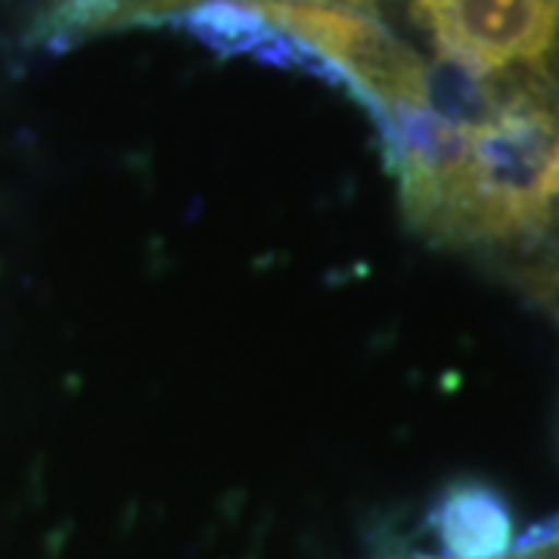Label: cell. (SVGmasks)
Listing matches in <instances>:
<instances>
[{"instance_id":"2","label":"cell","mask_w":559,"mask_h":559,"mask_svg":"<svg viewBox=\"0 0 559 559\" xmlns=\"http://www.w3.org/2000/svg\"><path fill=\"white\" fill-rule=\"evenodd\" d=\"M249 7L274 28L336 62L373 106L380 138L389 109H429V62L419 60L367 7L340 0H255Z\"/></svg>"},{"instance_id":"5","label":"cell","mask_w":559,"mask_h":559,"mask_svg":"<svg viewBox=\"0 0 559 559\" xmlns=\"http://www.w3.org/2000/svg\"><path fill=\"white\" fill-rule=\"evenodd\" d=\"M116 22H124L121 0H47L35 22V40L62 50Z\"/></svg>"},{"instance_id":"1","label":"cell","mask_w":559,"mask_h":559,"mask_svg":"<svg viewBox=\"0 0 559 559\" xmlns=\"http://www.w3.org/2000/svg\"><path fill=\"white\" fill-rule=\"evenodd\" d=\"M559 124L528 100L498 103L469 131L463 171L441 197L429 230L451 240H510L538 230L554 202Z\"/></svg>"},{"instance_id":"3","label":"cell","mask_w":559,"mask_h":559,"mask_svg":"<svg viewBox=\"0 0 559 559\" xmlns=\"http://www.w3.org/2000/svg\"><path fill=\"white\" fill-rule=\"evenodd\" d=\"M439 57L476 75L535 69L559 38V0H414Z\"/></svg>"},{"instance_id":"6","label":"cell","mask_w":559,"mask_h":559,"mask_svg":"<svg viewBox=\"0 0 559 559\" xmlns=\"http://www.w3.org/2000/svg\"><path fill=\"white\" fill-rule=\"evenodd\" d=\"M124 3V20H168L187 7H197L205 0H121ZM246 3H255V0H246Z\"/></svg>"},{"instance_id":"7","label":"cell","mask_w":559,"mask_h":559,"mask_svg":"<svg viewBox=\"0 0 559 559\" xmlns=\"http://www.w3.org/2000/svg\"><path fill=\"white\" fill-rule=\"evenodd\" d=\"M550 183H554V200H559V138H557V150H554V171H550Z\"/></svg>"},{"instance_id":"4","label":"cell","mask_w":559,"mask_h":559,"mask_svg":"<svg viewBox=\"0 0 559 559\" xmlns=\"http://www.w3.org/2000/svg\"><path fill=\"white\" fill-rule=\"evenodd\" d=\"M429 528L439 538L436 559H507L510 510L495 488L460 481L429 513Z\"/></svg>"}]
</instances>
